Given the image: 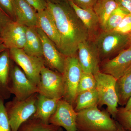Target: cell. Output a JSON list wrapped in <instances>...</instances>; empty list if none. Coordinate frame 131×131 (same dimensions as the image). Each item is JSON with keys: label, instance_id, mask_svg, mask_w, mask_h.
<instances>
[{"label": "cell", "instance_id": "1f68e13d", "mask_svg": "<svg viewBox=\"0 0 131 131\" xmlns=\"http://www.w3.org/2000/svg\"><path fill=\"white\" fill-rule=\"evenodd\" d=\"M35 8L37 12L46 9L47 6V0H25Z\"/></svg>", "mask_w": 131, "mask_h": 131}, {"label": "cell", "instance_id": "2e32d148", "mask_svg": "<svg viewBox=\"0 0 131 131\" xmlns=\"http://www.w3.org/2000/svg\"><path fill=\"white\" fill-rule=\"evenodd\" d=\"M37 27L40 28L53 42L58 49L60 44V37L54 19L47 9L37 12Z\"/></svg>", "mask_w": 131, "mask_h": 131}, {"label": "cell", "instance_id": "484cf974", "mask_svg": "<svg viewBox=\"0 0 131 131\" xmlns=\"http://www.w3.org/2000/svg\"><path fill=\"white\" fill-rule=\"evenodd\" d=\"M96 81L92 73L83 72L78 88L77 94L84 91L96 90Z\"/></svg>", "mask_w": 131, "mask_h": 131}, {"label": "cell", "instance_id": "f35d334b", "mask_svg": "<svg viewBox=\"0 0 131 131\" xmlns=\"http://www.w3.org/2000/svg\"><path fill=\"white\" fill-rule=\"evenodd\" d=\"M129 38H130V44H129V46H131V33L129 35Z\"/></svg>", "mask_w": 131, "mask_h": 131}, {"label": "cell", "instance_id": "6da1fadb", "mask_svg": "<svg viewBox=\"0 0 131 131\" xmlns=\"http://www.w3.org/2000/svg\"><path fill=\"white\" fill-rule=\"evenodd\" d=\"M60 37L59 51L66 57L75 55L81 42L89 38L86 28L68 1L47 0Z\"/></svg>", "mask_w": 131, "mask_h": 131}, {"label": "cell", "instance_id": "52a82bcc", "mask_svg": "<svg viewBox=\"0 0 131 131\" xmlns=\"http://www.w3.org/2000/svg\"><path fill=\"white\" fill-rule=\"evenodd\" d=\"M9 56L18 66L27 78L36 86L40 81L41 69L45 66L43 58L32 56L27 54L23 49H9Z\"/></svg>", "mask_w": 131, "mask_h": 131}, {"label": "cell", "instance_id": "44dd1931", "mask_svg": "<svg viewBox=\"0 0 131 131\" xmlns=\"http://www.w3.org/2000/svg\"><path fill=\"white\" fill-rule=\"evenodd\" d=\"M118 6L115 0H98L96 2L93 9L98 16L102 31L110 15Z\"/></svg>", "mask_w": 131, "mask_h": 131}, {"label": "cell", "instance_id": "277c9868", "mask_svg": "<svg viewBox=\"0 0 131 131\" xmlns=\"http://www.w3.org/2000/svg\"><path fill=\"white\" fill-rule=\"evenodd\" d=\"M38 94L36 93L24 100H18L14 97L5 103L11 131H18L21 124L35 114Z\"/></svg>", "mask_w": 131, "mask_h": 131}, {"label": "cell", "instance_id": "30bf717a", "mask_svg": "<svg viewBox=\"0 0 131 131\" xmlns=\"http://www.w3.org/2000/svg\"><path fill=\"white\" fill-rule=\"evenodd\" d=\"M77 52L78 58L83 72L94 74L100 71V58L93 40L89 38L81 42Z\"/></svg>", "mask_w": 131, "mask_h": 131}, {"label": "cell", "instance_id": "d6986e66", "mask_svg": "<svg viewBox=\"0 0 131 131\" xmlns=\"http://www.w3.org/2000/svg\"><path fill=\"white\" fill-rule=\"evenodd\" d=\"M11 60L8 50L6 49L0 53V96L4 101L11 95L8 89Z\"/></svg>", "mask_w": 131, "mask_h": 131}, {"label": "cell", "instance_id": "ac0fdd59", "mask_svg": "<svg viewBox=\"0 0 131 131\" xmlns=\"http://www.w3.org/2000/svg\"><path fill=\"white\" fill-rule=\"evenodd\" d=\"M59 100L47 98L39 94L36 112L32 117L40 119L46 124H49V119L56 110Z\"/></svg>", "mask_w": 131, "mask_h": 131}, {"label": "cell", "instance_id": "603a6c76", "mask_svg": "<svg viewBox=\"0 0 131 131\" xmlns=\"http://www.w3.org/2000/svg\"><path fill=\"white\" fill-rule=\"evenodd\" d=\"M98 95L96 90L84 91L77 94L74 109L76 112L98 106Z\"/></svg>", "mask_w": 131, "mask_h": 131}, {"label": "cell", "instance_id": "7402d4cb", "mask_svg": "<svg viewBox=\"0 0 131 131\" xmlns=\"http://www.w3.org/2000/svg\"><path fill=\"white\" fill-rule=\"evenodd\" d=\"M115 88L118 105L124 107L131 96V70L117 80Z\"/></svg>", "mask_w": 131, "mask_h": 131}, {"label": "cell", "instance_id": "7a4b0ae2", "mask_svg": "<svg viewBox=\"0 0 131 131\" xmlns=\"http://www.w3.org/2000/svg\"><path fill=\"white\" fill-rule=\"evenodd\" d=\"M78 131H117V122L107 111L98 106L77 113Z\"/></svg>", "mask_w": 131, "mask_h": 131}, {"label": "cell", "instance_id": "cb8c5ba5", "mask_svg": "<svg viewBox=\"0 0 131 131\" xmlns=\"http://www.w3.org/2000/svg\"><path fill=\"white\" fill-rule=\"evenodd\" d=\"M59 127L32 117L21 124L17 131H55Z\"/></svg>", "mask_w": 131, "mask_h": 131}, {"label": "cell", "instance_id": "83f0119b", "mask_svg": "<svg viewBox=\"0 0 131 131\" xmlns=\"http://www.w3.org/2000/svg\"><path fill=\"white\" fill-rule=\"evenodd\" d=\"M4 102L0 99V131H12Z\"/></svg>", "mask_w": 131, "mask_h": 131}, {"label": "cell", "instance_id": "9a60e30c", "mask_svg": "<svg viewBox=\"0 0 131 131\" xmlns=\"http://www.w3.org/2000/svg\"><path fill=\"white\" fill-rule=\"evenodd\" d=\"M15 21L28 27H36L37 12L25 0H13Z\"/></svg>", "mask_w": 131, "mask_h": 131}, {"label": "cell", "instance_id": "9c48e42d", "mask_svg": "<svg viewBox=\"0 0 131 131\" xmlns=\"http://www.w3.org/2000/svg\"><path fill=\"white\" fill-rule=\"evenodd\" d=\"M8 90L18 100H24L38 93L37 86L27 78L18 66L11 65Z\"/></svg>", "mask_w": 131, "mask_h": 131}, {"label": "cell", "instance_id": "d590c367", "mask_svg": "<svg viewBox=\"0 0 131 131\" xmlns=\"http://www.w3.org/2000/svg\"><path fill=\"white\" fill-rule=\"evenodd\" d=\"M117 125H118V128H117V131H129L124 129L118 122H117Z\"/></svg>", "mask_w": 131, "mask_h": 131}, {"label": "cell", "instance_id": "5b68a950", "mask_svg": "<svg viewBox=\"0 0 131 131\" xmlns=\"http://www.w3.org/2000/svg\"><path fill=\"white\" fill-rule=\"evenodd\" d=\"M100 54L101 61L110 59L117 55L130 44L129 35L114 31H102L93 39Z\"/></svg>", "mask_w": 131, "mask_h": 131}, {"label": "cell", "instance_id": "d6a6232c", "mask_svg": "<svg viewBox=\"0 0 131 131\" xmlns=\"http://www.w3.org/2000/svg\"><path fill=\"white\" fill-rule=\"evenodd\" d=\"M12 20L11 17L0 7V34L6 25Z\"/></svg>", "mask_w": 131, "mask_h": 131}, {"label": "cell", "instance_id": "8fae6325", "mask_svg": "<svg viewBox=\"0 0 131 131\" xmlns=\"http://www.w3.org/2000/svg\"><path fill=\"white\" fill-rule=\"evenodd\" d=\"M101 72L111 75L116 80L131 70V46L120 52L114 57L102 61Z\"/></svg>", "mask_w": 131, "mask_h": 131}, {"label": "cell", "instance_id": "60d3db41", "mask_svg": "<svg viewBox=\"0 0 131 131\" xmlns=\"http://www.w3.org/2000/svg\"><path fill=\"white\" fill-rule=\"evenodd\" d=\"M1 98H1V96H0V99H1Z\"/></svg>", "mask_w": 131, "mask_h": 131}, {"label": "cell", "instance_id": "ab89813d", "mask_svg": "<svg viewBox=\"0 0 131 131\" xmlns=\"http://www.w3.org/2000/svg\"><path fill=\"white\" fill-rule=\"evenodd\" d=\"M54 1H68V0H54Z\"/></svg>", "mask_w": 131, "mask_h": 131}, {"label": "cell", "instance_id": "4fadbf2b", "mask_svg": "<svg viewBox=\"0 0 131 131\" xmlns=\"http://www.w3.org/2000/svg\"><path fill=\"white\" fill-rule=\"evenodd\" d=\"M77 114L73 106L61 99L59 101L56 110L49 119V124L63 128L66 131H78Z\"/></svg>", "mask_w": 131, "mask_h": 131}, {"label": "cell", "instance_id": "7c38bea8", "mask_svg": "<svg viewBox=\"0 0 131 131\" xmlns=\"http://www.w3.org/2000/svg\"><path fill=\"white\" fill-rule=\"evenodd\" d=\"M37 31L42 41L45 66L62 74L66 57L59 51L55 44L41 29L37 27Z\"/></svg>", "mask_w": 131, "mask_h": 131}, {"label": "cell", "instance_id": "8992f818", "mask_svg": "<svg viewBox=\"0 0 131 131\" xmlns=\"http://www.w3.org/2000/svg\"><path fill=\"white\" fill-rule=\"evenodd\" d=\"M77 54L66 57L62 74L63 78L64 93L63 100L74 108L77 95L78 88L82 73Z\"/></svg>", "mask_w": 131, "mask_h": 131}, {"label": "cell", "instance_id": "e575fe53", "mask_svg": "<svg viewBox=\"0 0 131 131\" xmlns=\"http://www.w3.org/2000/svg\"><path fill=\"white\" fill-rule=\"evenodd\" d=\"M124 107L126 110H131V96L130 99H129L128 102H127Z\"/></svg>", "mask_w": 131, "mask_h": 131}, {"label": "cell", "instance_id": "4dcf8cb0", "mask_svg": "<svg viewBox=\"0 0 131 131\" xmlns=\"http://www.w3.org/2000/svg\"><path fill=\"white\" fill-rule=\"evenodd\" d=\"M98 0H72L74 3L84 9H93L94 6Z\"/></svg>", "mask_w": 131, "mask_h": 131}, {"label": "cell", "instance_id": "f546056e", "mask_svg": "<svg viewBox=\"0 0 131 131\" xmlns=\"http://www.w3.org/2000/svg\"><path fill=\"white\" fill-rule=\"evenodd\" d=\"M0 7L11 18H12L15 20L13 0H0Z\"/></svg>", "mask_w": 131, "mask_h": 131}, {"label": "cell", "instance_id": "836d02e7", "mask_svg": "<svg viewBox=\"0 0 131 131\" xmlns=\"http://www.w3.org/2000/svg\"><path fill=\"white\" fill-rule=\"evenodd\" d=\"M119 6L131 14V0H115Z\"/></svg>", "mask_w": 131, "mask_h": 131}, {"label": "cell", "instance_id": "ffe728a7", "mask_svg": "<svg viewBox=\"0 0 131 131\" xmlns=\"http://www.w3.org/2000/svg\"><path fill=\"white\" fill-rule=\"evenodd\" d=\"M23 49L28 55L43 58L42 41L36 27H27L26 42Z\"/></svg>", "mask_w": 131, "mask_h": 131}, {"label": "cell", "instance_id": "f1b7e54d", "mask_svg": "<svg viewBox=\"0 0 131 131\" xmlns=\"http://www.w3.org/2000/svg\"><path fill=\"white\" fill-rule=\"evenodd\" d=\"M125 35L131 33V14L126 15L114 30Z\"/></svg>", "mask_w": 131, "mask_h": 131}, {"label": "cell", "instance_id": "d4e9b609", "mask_svg": "<svg viewBox=\"0 0 131 131\" xmlns=\"http://www.w3.org/2000/svg\"><path fill=\"white\" fill-rule=\"evenodd\" d=\"M129 14L119 6L112 13L106 22L103 31H113L118 26L124 17Z\"/></svg>", "mask_w": 131, "mask_h": 131}, {"label": "cell", "instance_id": "8d00e7d4", "mask_svg": "<svg viewBox=\"0 0 131 131\" xmlns=\"http://www.w3.org/2000/svg\"><path fill=\"white\" fill-rule=\"evenodd\" d=\"M6 49H7L6 48L3 44L2 43L0 44V53L5 51Z\"/></svg>", "mask_w": 131, "mask_h": 131}, {"label": "cell", "instance_id": "ba28073f", "mask_svg": "<svg viewBox=\"0 0 131 131\" xmlns=\"http://www.w3.org/2000/svg\"><path fill=\"white\" fill-rule=\"evenodd\" d=\"M39 94L51 99L63 98L64 87L61 73L44 66L41 69L40 81L37 86Z\"/></svg>", "mask_w": 131, "mask_h": 131}, {"label": "cell", "instance_id": "74e56055", "mask_svg": "<svg viewBox=\"0 0 131 131\" xmlns=\"http://www.w3.org/2000/svg\"><path fill=\"white\" fill-rule=\"evenodd\" d=\"M55 131H63V128H62V127H59L58 129H57V130H56Z\"/></svg>", "mask_w": 131, "mask_h": 131}, {"label": "cell", "instance_id": "4316f807", "mask_svg": "<svg viewBox=\"0 0 131 131\" xmlns=\"http://www.w3.org/2000/svg\"><path fill=\"white\" fill-rule=\"evenodd\" d=\"M114 119L124 129L131 131V110H126L124 107L118 108Z\"/></svg>", "mask_w": 131, "mask_h": 131}, {"label": "cell", "instance_id": "5bb4252c", "mask_svg": "<svg viewBox=\"0 0 131 131\" xmlns=\"http://www.w3.org/2000/svg\"><path fill=\"white\" fill-rule=\"evenodd\" d=\"M27 27L13 20L6 25L0 34V38L7 49H24Z\"/></svg>", "mask_w": 131, "mask_h": 131}, {"label": "cell", "instance_id": "e0dca14e", "mask_svg": "<svg viewBox=\"0 0 131 131\" xmlns=\"http://www.w3.org/2000/svg\"><path fill=\"white\" fill-rule=\"evenodd\" d=\"M68 2L86 28L89 39L93 40L99 33L98 30L100 27L98 16L93 9L81 8L75 5L72 0H68Z\"/></svg>", "mask_w": 131, "mask_h": 131}, {"label": "cell", "instance_id": "3957f363", "mask_svg": "<svg viewBox=\"0 0 131 131\" xmlns=\"http://www.w3.org/2000/svg\"><path fill=\"white\" fill-rule=\"evenodd\" d=\"M98 95V106L106 105V111L115 119L118 110V98L115 84L117 80L111 75L100 71L94 74Z\"/></svg>", "mask_w": 131, "mask_h": 131}]
</instances>
